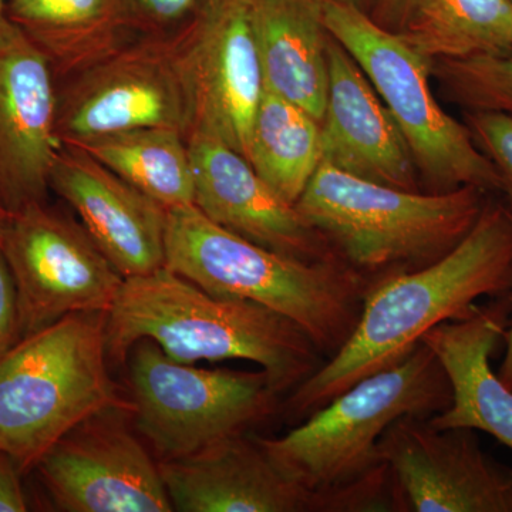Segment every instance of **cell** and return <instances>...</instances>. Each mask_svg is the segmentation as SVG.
<instances>
[{"mask_svg": "<svg viewBox=\"0 0 512 512\" xmlns=\"http://www.w3.org/2000/svg\"><path fill=\"white\" fill-rule=\"evenodd\" d=\"M328 60V97L320 121L322 164L373 183L423 191L402 130L362 67L333 36Z\"/></svg>", "mask_w": 512, "mask_h": 512, "instance_id": "obj_17", "label": "cell"}, {"mask_svg": "<svg viewBox=\"0 0 512 512\" xmlns=\"http://www.w3.org/2000/svg\"><path fill=\"white\" fill-rule=\"evenodd\" d=\"M22 339L18 293L8 262L0 248V357Z\"/></svg>", "mask_w": 512, "mask_h": 512, "instance_id": "obj_28", "label": "cell"}, {"mask_svg": "<svg viewBox=\"0 0 512 512\" xmlns=\"http://www.w3.org/2000/svg\"><path fill=\"white\" fill-rule=\"evenodd\" d=\"M167 210L194 207V170L187 136L173 128H138L70 144Z\"/></svg>", "mask_w": 512, "mask_h": 512, "instance_id": "obj_22", "label": "cell"}, {"mask_svg": "<svg viewBox=\"0 0 512 512\" xmlns=\"http://www.w3.org/2000/svg\"><path fill=\"white\" fill-rule=\"evenodd\" d=\"M400 36L431 60L503 55L512 50L508 0H417Z\"/></svg>", "mask_w": 512, "mask_h": 512, "instance_id": "obj_24", "label": "cell"}, {"mask_svg": "<svg viewBox=\"0 0 512 512\" xmlns=\"http://www.w3.org/2000/svg\"><path fill=\"white\" fill-rule=\"evenodd\" d=\"M165 268L212 295L285 316L326 360L352 336L365 301V282L343 262L278 254L215 224L197 207L168 210Z\"/></svg>", "mask_w": 512, "mask_h": 512, "instance_id": "obj_4", "label": "cell"}, {"mask_svg": "<svg viewBox=\"0 0 512 512\" xmlns=\"http://www.w3.org/2000/svg\"><path fill=\"white\" fill-rule=\"evenodd\" d=\"M510 295L478 306L466 319L441 323L421 342L446 370L453 394L450 406L430 417L431 426L485 431L512 450V390L490 366V357L510 325Z\"/></svg>", "mask_w": 512, "mask_h": 512, "instance_id": "obj_19", "label": "cell"}, {"mask_svg": "<svg viewBox=\"0 0 512 512\" xmlns=\"http://www.w3.org/2000/svg\"><path fill=\"white\" fill-rule=\"evenodd\" d=\"M466 126L477 147L490 158L512 214V116L494 111H466Z\"/></svg>", "mask_w": 512, "mask_h": 512, "instance_id": "obj_26", "label": "cell"}, {"mask_svg": "<svg viewBox=\"0 0 512 512\" xmlns=\"http://www.w3.org/2000/svg\"><path fill=\"white\" fill-rule=\"evenodd\" d=\"M508 2H510V3H511V6H512V0H508Z\"/></svg>", "mask_w": 512, "mask_h": 512, "instance_id": "obj_35", "label": "cell"}, {"mask_svg": "<svg viewBox=\"0 0 512 512\" xmlns=\"http://www.w3.org/2000/svg\"><path fill=\"white\" fill-rule=\"evenodd\" d=\"M377 450L397 511L512 512V470L484 453L474 430H437L429 419L404 416Z\"/></svg>", "mask_w": 512, "mask_h": 512, "instance_id": "obj_13", "label": "cell"}, {"mask_svg": "<svg viewBox=\"0 0 512 512\" xmlns=\"http://www.w3.org/2000/svg\"><path fill=\"white\" fill-rule=\"evenodd\" d=\"M247 160L276 194L295 205L322 164L320 121L265 89L249 130Z\"/></svg>", "mask_w": 512, "mask_h": 512, "instance_id": "obj_23", "label": "cell"}, {"mask_svg": "<svg viewBox=\"0 0 512 512\" xmlns=\"http://www.w3.org/2000/svg\"><path fill=\"white\" fill-rule=\"evenodd\" d=\"M451 399L446 370L420 342L402 362L359 380L285 436H255L276 468L322 495L329 512L397 511L377 444L394 421L430 419Z\"/></svg>", "mask_w": 512, "mask_h": 512, "instance_id": "obj_2", "label": "cell"}, {"mask_svg": "<svg viewBox=\"0 0 512 512\" xmlns=\"http://www.w3.org/2000/svg\"><path fill=\"white\" fill-rule=\"evenodd\" d=\"M150 339L177 362L248 360L268 373L285 397L325 363L292 320L258 303L204 291L168 268L124 279L106 319L109 362L123 365Z\"/></svg>", "mask_w": 512, "mask_h": 512, "instance_id": "obj_3", "label": "cell"}, {"mask_svg": "<svg viewBox=\"0 0 512 512\" xmlns=\"http://www.w3.org/2000/svg\"><path fill=\"white\" fill-rule=\"evenodd\" d=\"M6 2H8V0H0V18L5 15Z\"/></svg>", "mask_w": 512, "mask_h": 512, "instance_id": "obj_34", "label": "cell"}, {"mask_svg": "<svg viewBox=\"0 0 512 512\" xmlns=\"http://www.w3.org/2000/svg\"><path fill=\"white\" fill-rule=\"evenodd\" d=\"M320 2L330 35L362 67L402 130L426 184L424 192L461 187L501 192L495 165L474 143L466 124L453 119L434 97L433 60L369 13L336 0Z\"/></svg>", "mask_w": 512, "mask_h": 512, "instance_id": "obj_7", "label": "cell"}, {"mask_svg": "<svg viewBox=\"0 0 512 512\" xmlns=\"http://www.w3.org/2000/svg\"><path fill=\"white\" fill-rule=\"evenodd\" d=\"M510 298L512 312V292ZM504 338L505 342H507V352H505L503 365H501L500 372H498L497 375L503 380L505 386L512 390V322L510 328L505 332Z\"/></svg>", "mask_w": 512, "mask_h": 512, "instance_id": "obj_31", "label": "cell"}, {"mask_svg": "<svg viewBox=\"0 0 512 512\" xmlns=\"http://www.w3.org/2000/svg\"><path fill=\"white\" fill-rule=\"evenodd\" d=\"M194 207L239 237L306 262H342L295 205L276 194L244 156L200 133L187 137Z\"/></svg>", "mask_w": 512, "mask_h": 512, "instance_id": "obj_15", "label": "cell"}, {"mask_svg": "<svg viewBox=\"0 0 512 512\" xmlns=\"http://www.w3.org/2000/svg\"><path fill=\"white\" fill-rule=\"evenodd\" d=\"M106 319L107 313L64 316L0 357V451L22 473L94 414L134 412L110 376Z\"/></svg>", "mask_w": 512, "mask_h": 512, "instance_id": "obj_6", "label": "cell"}, {"mask_svg": "<svg viewBox=\"0 0 512 512\" xmlns=\"http://www.w3.org/2000/svg\"><path fill=\"white\" fill-rule=\"evenodd\" d=\"M265 89L322 121L330 32L320 0H249Z\"/></svg>", "mask_w": 512, "mask_h": 512, "instance_id": "obj_20", "label": "cell"}, {"mask_svg": "<svg viewBox=\"0 0 512 512\" xmlns=\"http://www.w3.org/2000/svg\"><path fill=\"white\" fill-rule=\"evenodd\" d=\"M5 16L62 79L147 33L131 0H8Z\"/></svg>", "mask_w": 512, "mask_h": 512, "instance_id": "obj_21", "label": "cell"}, {"mask_svg": "<svg viewBox=\"0 0 512 512\" xmlns=\"http://www.w3.org/2000/svg\"><path fill=\"white\" fill-rule=\"evenodd\" d=\"M57 127L64 146L151 127L173 128L188 137L190 93L174 30L144 33L64 77Z\"/></svg>", "mask_w": 512, "mask_h": 512, "instance_id": "obj_9", "label": "cell"}, {"mask_svg": "<svg viewBox=\"0 0 512 512\" xmlns=\"http://www.w3.org/2000/svg\"><path fill=\"white\" fill-rule=\"evenodd\" d=\"M10 217V214L8 211L5 210V208L0 205V232L3 231V228H5L6 222H8Z\"/></svg>", "mask_w": 512, "mask_h": 512, "instance_id": "obj_33", "label": "cell"}, {"mask_svg": "<svg viewBox=\"0 0 512 512\" xmlns=\"http://www.w3.org/2000/svg\"><path fill=\"white\" fill-rule=\"evenodd\" d=\"M416 3L417 0H376L373 8L375 16H370L383 28L400 32Z\"/></svg>", "mask_w": 512, "mask_h": 512, "instance_id": "obj_30", "label": "cell"}, {"mask_svg": "<svg viewBox=\"0 0 512 512\" xmlns=\"http://www.w3.org/2000/svg\"><path fill=\"white\" fill-rule=\"evenodd\" d=\"M127 363L134 427L158 461L191 456L281 414L284 397L265 370L201 369L150 339L138 340Z\"/></svg>", "mask_w": 512, "mask_h": 512, "instance_id": "obj_8", "label": "cell"}, {"mask_svg": "<svg viewBox=\"0 0 512 512\" xmlns=\"http://www.w3.org/2000/svg\"><path fill=\"white\" fill-rule=\"evenodd\" d=\"M488 192L407 191L320 164L296 202L343 264L370 286L450 254L483 214Z\"/></svg>", "mask_w": 512, "mask_h": 512, "instance_id": "obj_5", "label": "cell"}, {"mask_svg": "<svg viewBox=\"0 0 512 512\" xmlns=\"http://www.w3.org/2000/svg\"><path fill=\"white\" fill-rule=\"evenodd\" d=\"M0 248L18 293L22 338L73 313H109L124 282L83 225L46 202L10 214Z\"/></svg>", "mask_w": 512, "mask_h": 512, "instance_id": "obj_10", "label": "cell"}, {"mask_svg": "<svg viewBox=\"0 0 512 512\" xmlns=\"http://www.w3.org/2000/svg\"><path fill=\"white\" fill-rule=\"evenodd\" d=\"M46 56L5 15L0 18V205L9 214L46 202L64 147L59 87Z\"/></svg>", "mask_w": 512, "mask_h": 512, "instance_id": "obj_14", "label": "cell"}, {"mask_svg": "<svg viewBox=\"0 0 512 512\" xmlns=\"http://www.w3.org/2000/svg\"><path fill=\"white\" fill-rule=\"evenodd\" d=\"M50 190L73 208L80 224L124 279L164 268L167 208L86 151L62 148Z\"/></svg>", "mask_w": 512, "mask_h": 512, "instance_id": "obj_16", "label": "cell"}, {"mask_svg": "<svg viewBox=\"0 0 512 512\" xmlns=\"http://www.w3.org/2000/svg\"><path fill=\"white\" fill-rule=\"evenodd\" d=\"M174 32L190 93V134L217 138L247 158L265 92L249 0H201Z\"/></svg>", "mask_w": 512, "mask_h": 512, "instance_id": "obj_11", "label": "cell"}, {"mask_svg": "<svg viewBox=\"0 0 512 512\" xmlns=\"http://www.w3.org/2000/svg\"><path fill=\"white\" fill-rule=\"evenodd\" d=\"M158 466L174 511L329 512L322 495L276 468L254 433Z\"/></svg>", "mask_w": 512, "mask_h": 512, "instance_id": "obj_18", "label": "cell"}, {"mask_svg": "<svg viewBox=\"0 0 512 512\" xmlns=\"http://www.w3.org/2000/svg\"><path fill=\"white\" fill-rule=\"evenodd\" d=\"M336 2L345 3V5L353 6V8L363 10V12H372L375 8L376 0H336Z\"/></svg>", "mask_w": 512, "mask_h": 512, "instance_id": "obj_32", "label": "cell"}, {"mask_svg": "<svg viewBox=\"0 0 512 512\" xmlns=\"http://www.w3.org/2000/svg\"><path fill=\"white\" fill-rule=\"evenodd\" d=\"M133 412L104 410L77 424L36 464L57 510L171 512L170 495Z\"/></svg>", "mask_w": 512, "mask_h": 512, "instance_id": "obj_12", "label": "cell"}, {"mask_svg": "<svg viewBox=\"0 0 512 512\" xmlns=\"http://www.w3.org/2000/svg\"><path fill=\"white\" fill-rule=\"evenodd\" d=\"M147 33L171 32L183 25L201 0H131Z\"/></svg>", "mask_w": 512, "mask_h": 512, "instance_id": "obj_27", "label": "cell"}, {"mask_svg": "<svg viewBox=\"0 0 512 512\" xmlns=\"http://www.w3.org/2000/svg\"><path fill=\"white\" fill-rule=\"evenodd\" d=\"M441 93L466 111L512 116V50L503 55L433 60Z\"/></svg>", "mask_w": 512, "mask_h": 512, "instance_id": "obj_25", "label": "cell"}, {"mask_svg": "<svg viewBox=\"0 0 512 512\" xmlns=\"http://www.w3.org/2000/svg\"><path fill=\"white\" fill-rule=\"evenodd\" d=\"M511 292L512 214L488 198L477 224L450 254L367 289L348 342L286 394L282 416L293 426L302 423L359 380L402 362L431 329L473 315L481 298Z\"/></svg>", "mask_w": 512, "mask_h": 512, "instance_id": "obj_1", "label": "cell"}, {"mask_svg": "<svg viewBox=\"0 0 512 512\" xmlns=\"http://www.w3.org/2000/svg\"><path fill=\"white\" fill-rule=\"evenodd\" d=\"M22 474L18 463L0 451V512L28 511V501L20 480Z\"/></svg>", "mask_w": 512, "mask_h": 512, "instance_id": "obj_29", "label": "cell"}]
</instances>
